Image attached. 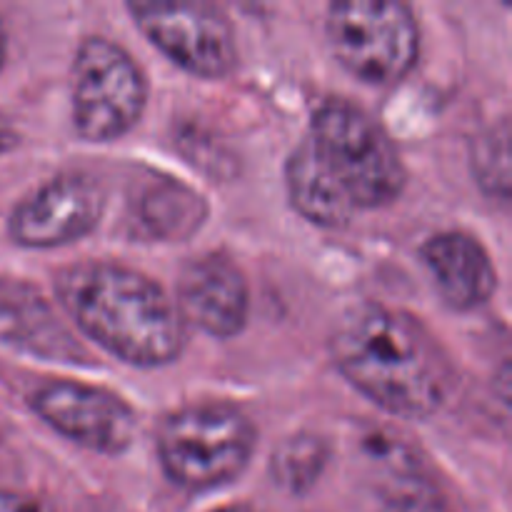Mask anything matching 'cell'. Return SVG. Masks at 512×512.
Listing matches in <instances>:
<instances>
[{
  "label": "cell",
  "mask_w": 512,
  "mask_h": 512,
  "mask_svg": "<svg viewBox=\"0 0 512 512\" xmlns=\"http://www.w3.org/2000/svg\"><path fill=\"white\" fill-rule=\"evenodd\" d=\"M330 355L360 395L395 418H433L453 393V363L443 345L418 318L390 305L350 308L335 325Z\"/></svg>",
  "instance_id": "6da1fadb"
},
{
  "label": "cell",
  "mask_w": 512,
  "mask_h": 512,
  "mask_svg": "<svg viewBox=\"0 0 512 512\" xmlns=\"http://www.w3.org/2000/svg\"><path fill=\"white\" fill-rule=\"evenodd\" d=\"M55 290L80 330L105 353L135 368L180 358L185 320L155 280L128 265L88 260L63 268Z\"/></svg>",
  "instance_id": "7a4b0ae2"
},
{
  "label": "cell",
  "mask_w": 512,
  "mask_h": 512,
  "mask_svg": "<svg viewBox=\"0 0 512 512\" xmlns=\"http://www.w3.org/2000/svg\"><path fill=\"white\" fill-rule=\"evenodd\" d=\"M303 143L355 213L395 203L408 183V170L390 135L350 100L320 103Z\"/></svg>",
  "instance_id": "3957f363"
},
{
  "label": "cell",
  "mask_w": 512,
  "mask_h": 512,
  "mask_svg": "<svg viewBox=\"0 0 512 512\" xmlns=\"http://www.w3.org/2000/svg\"><path fill=\"white\" fill-rule=\"evenodd\" d=\"M255 425L243 410L225 403L188 405L160 423L158 458L165 475L185 490L228 485L255 453Z\"/></svg>",
  "instance_id": "277c9868"
},
{
  "label": "cell",
  "mask_w": 512,
  "mask_h": 512,
  "mask_svg": "<svg viewBox=\"0 0 512 512\" xmlns=\"http://www.w3.org/2000/svg\"><path fill=\"white\" fill-rule=\"evenodd\" d=\"M330 50L350 75L368 85L400 83L418 63L420 28L398 0H340L325 20Z\"/></svg>",
  "instance_id": "5b68a950"
},
{
  "label": "cell",
  "mask_w": 512,
  "mask_h": 512,
  "mask_svg": "<svg viewBox=\"0 0 512 512\" xmlns=\"http://www.w3.org/2000/svg\"><path fill=\"white\" fill-rule=\"evenodd\" d=\"M148 83L123 45L90 35L78 45L70 70L73 128L88 143H110L138 125Z\"/></svg>",
  "instance_id": "8992f818"
},
{
  "label": "cell",
  "mask_w": 512,
  "mask_h": 512,
  "mask_svg": "<svg viewBox=\"0 0 512 512\" xmlns=\"http://www.w3.org/2000/svg\"><path fill=\"white\" fill-rule=\"evenodd\" d=\"M128 10L140 33L185 73L215 80L235 68V33L215 5L138 0Z\"/></svg>",
  "instance_id": "52a82bcc"
},
{
  "label": "cell",
  "mask_w": 512,
  "mask_h": 512,
  "mask_svg": "<svg viewBox=\"0 0 512 512\" xmlns=\"http://www.w3.org/2000/svg\"><path fill=\"white\" fill-rule=\"evenodd\" d=\"M30 410L48 428L100 455H120L135 443L138 418L120 395L78 380H50L30 395Z\"/></svg>",
  "instance_id": "ba28073f"
},
{
  "label": "cell",
  "mask_w": 512,
  "mask_h": 512,
  "mask_svg": "<svg viewBox=\"0 0 512 512\" xmlns=\"http://www.w3.org/2000/svg\"><path fill=\"white\" fill-rule=\"evenodd\" d=\"M105 210V190L90 175H60L20 200L8 235L23 248H60L93 233Z\"/></svg>",
  "instance_id": "9c48e42d"
},
{
  "label": "cell",
  "mask_w": 512,
  "mask_h": 512,
  "mask_svg": "<svg viewBox=\"0 0 512 512\" xmlns=\"http://www.w3.org/2000/svg\"><path fill=\"white\" fill-rule=\"evenodd\" d=\"M178 310L205 335L228 340L250 318V288L243 270L218 253L190 260L178 280Z\"/></svg>",
  "instance_id": "30bf717a"
},
{
  "label": "cell",
  "mask_w": 512,
  "mask_h": 512,
  "mask_svg": "<svg viewBox=\"0 0 512 512\" xmlns=\"http://www.w3.org/2000/svg\"><path fill=\"white\" fill-rule=\"evenodd\" d=\"M435 290L453 310H475L498 290V273L488 250L463 230H445L420 248Z\"/></svg>",
  "instance_id": "8fae6325"
},
{
  "label": "cell",
  "mask_w": 512,
  "mask_h": 512,
  "mask_svg": "<svg viewBox=\"0 0 512 512\" xmlns=\"http://www.w3.org/2000/svg\"><path fill=\"white\" fill-rule=\"evenodd\" d=\"M285 185H288V198L293 208L308 223L320 225V228H345L355 218V210L325 178L305 143H300L290 153L288 165H285Z\"/></svg>",
  "instance_id": "7c38bea8"
},
{
  "label": "cell",
  "mask_w": 512,
  "mask_h": 512,
  "mask_svg": "<svg viewBox=\"0 0 512 512\" xmlns=\"http://www.w3.org/2000/svg\"><path fill=\"white\" fill-rule=\"evenodd\" d=\"M140 218L153 238H185L203 223L205 203L190 188L168 180L145 193Z\"/></svg>",
  "instance_id": "4fadbf2b"
},
{
  "label": "cell",
  "mask_w": 512,
  "mask_h": 512,
  "mask_svg": "<svg viewBox=\"0 0 512 512\" xmlns=\"http://www.w3.org/2000/svg\"><path fill=\"white\" fill-rule=\"evenodd\" d=\"M393 460H388L385 483V512H453L438 485L418 468L410 453L390 445Z\"/></svg>",
  "instance_id": "5bb4252c"
},
{
  "label": "cell",
  "mask_w": 512,
  "mask_h": 512,
  "mask_svg": "<svg viewBox=\"0 0 512 512\" xmlns=\"http://www.w3.org/2000/svg\"><path fill=\"white\" fill-rule=\"evenodd\" d=\"M328 455L330 448L320 435L298 433L283 440L270 455V475L285 493L303 495L320 480Z\"/></svg>",
  "instance_id": "9a60e30c"
},
{
  "label": "cell",
  "mask_w": 512,
  "mask_h": 512,
  "mask_svg": "<svg viewBox=\"0 0 512 512\" xmlns=\"http://www.w3.org/2000/svg\"><path fill=\"white\" fill-rule=\"evenodd\" d=\"M470 168L475 180L490 198H510V133L508 120L493 125L473 140L470 148Z\"/></svg>",
  "instance_id": "2e32d148"
},
{
  "label": "cell",
  "mask_w": 512,
  "mask_h": 512,
  "mask_svg": "<svg viewBox=\"0 0 512 512\" xmlns=\"http://www.w3.org/2000/svg\"><path fill=\"white\" fill-rule=\"evenodd\" d=\"M0 512H50L45 503L30 495L13 493V490H0Z\"/></svg>",
  "instance_id": "e0dca14e"
},
{
  "label": "cell",
  "mask_w": 512,
  "mask_h": 512,
  "mask_svg": "<svg viewBox=\"0 0 512 512\" xmlns=\"http://www.w3.org/2000/svg\"><path fill=\"white\" fill-rule=\"evenodd\" d=\"M213 512H265V510L255 508V505H250V503H235V505H223V508H218Z\"/></svg>",
  "instance_id": "ac0fdd59"
},
{
  "label": "cell",
  "mask_w": 512,
  "mask_h": 512,
  "mask_svg": "<svg viewBox=\"0 0 512 512\" xmlns=\"http://www.w3.org/2000/svg\"><path fill=\"white\" fill-rule=\"evenodd\" d=\"M5 53H8V35H5L3 20H0V68H3L5 63Z\"/></svg>",
  "instance_id": "d6986e66"
}]
</instances>
